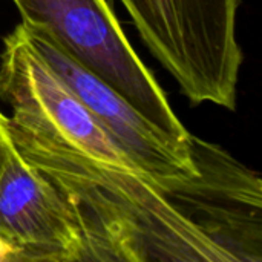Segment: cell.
<instances>
[{"label": "cell", "instance_id": "6da1fadb", "mask_svg": "<svg viewBox=\"0 0 262 262\" xmlns=\"http://www.w3.org/2000/svg\"><path fill=\"white\" fill-rule=\"evenodd\" d=\"M0 101L18 157L71 206L84 261L227 262L166 187L111 138L29 41L21 25L5 37Z\"/></svg>", "mask_w": 262, "mask_h": 262}, {"label": "cell", "instance_id": "277c9868", "mask_svg": "<svg viewBox=\"0 0 262 262\" xmlns=\"http://www.w3.org/2000/svg\"><path fill=\"white\" fill-rule=\"evenodd\" d=\"M21 26L48 66L141 170L166 187L198 173L192 152L166 138L117 91L66 55L46 32L31 25Z\"/></svg>", "mask_w": 262, "mask_h": 262}, {"label": "cell", "instance_id": "5b68a950", "mask_svg": "<svg viewBox=\"0 0 262 262\" xmlns=\"http://www.w3.org/2000/svg\"><path fill=\"white\" fill-rule=\"evenodd\" d=\"M0 236L17 250V262L86 259L83 235L71 206L18 157L11 143L0 173Z\"/></svg>", "mask_w": 262, "mask_h": 262}, {"label": "cell", "instance_id": "7a4b0ae2", "mask_svg": "<svg viewBox=\"0 0 262 262\" xmlns=\"http://www.w3.org/2000/svg\"><path fill=\"white\" fill-rule=\"evenodd\" d=\"M152 55L193 104L235 111L241 0H118Z\"/></svg>", "mask_w": 262, "mask_h": 262}, {"label": "cell", "instance_id": "52a82bcc", "mask_svg": "<svg viewBox=\"0 0 262 262\" xmlns=\"http://www.w3.org/2000/svg\"><path fill=\"white\" fill-rule=\"evenodd\" d=\"M0 262H17V250L0 236Z\"/></svg>", "mask_w": 262, "mask_h": 262}, {"label": "cell", "instance_id": "3957f363", "mask_svg": "<svg viewBox=\"0 0 262 262\" xmlns=\"http://www.w3.org/2000/svg\"><path fill=\"white\" fill-rule=\"evenodd\" d=\"M12 2L21 23L46 32L66 55L117 91L166 138L192 152V134L130 46L107 0Z\"/></svg>", "mask_w": 262, "mask_h": 262}, {"label": "cell", "instance_id": "8992f818", "mask_svg": "<svg viewBox=\"0 0 262 262\" xmlns=\"http://www.w3.org/2000/svg\"><path fill=\"white\" fill-rule=\"evenodd\" d=\"M8 149H9V140L6 137L5 127H3V114L0 112V173H2V169L6 161Z\"/></svg>", "mask_w": 262, "mask_h": 262}]
</instances>
